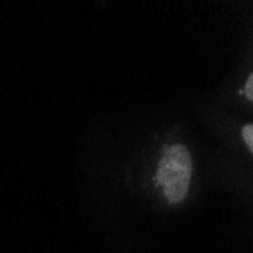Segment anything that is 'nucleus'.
I'll return each instance as SVG.
<instances>
[{
    "mask_svg": "<svg viewBox=\"0 0 253 253\" xmlns=\"http://www.w3.org/2000/svg\"><path fill=\"white\" fill-rule=\"evenodd\" d=\"M193 174V159L182 144L166 147L158 166V182L169 203H180L187 197Z\"/></svg>",
    "mask_w": 253,
    "mask_h": 253,
    "instance_id": "f257e3e1",
    "label": "nucleus"
},
{
    "mask_svg": "<svg viewBox=\"0 0 253 253\" xmlns=\"http://www.w3.org/2000/svg\"><path fill=\"white\" fill-rule=\"evenodd\" d=\"M243 141L247 146V149L250 152H253V126H252V123H249L243 127Z\"/></svg>",
    "mask_w": 253,
    "mask_h": 253,
    "instance_id": "f03ea898",
    "label": "nucleus"
},
{
    "mask_svg": "<svg viewBox=\"0 0 253 253\" xmlns=\"http://www.w3.org/2000/svg\"><path fill=\"white\" fill-rule=\"evenodd\" d=\"M243 94H246V97L249 100H253V76L252 75H249V78H247V82H246Z\"/></svg>",
    "mask_w": 253,
    "mask_h": 253,
    "instance_id": "7ed1b4c3",
    "label": "nucleus"
}]
</instances>
